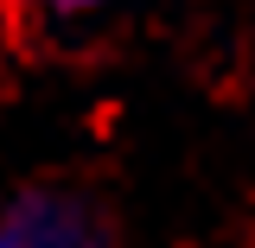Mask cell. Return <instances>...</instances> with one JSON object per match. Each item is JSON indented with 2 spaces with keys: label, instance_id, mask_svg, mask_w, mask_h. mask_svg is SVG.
Instances as JSON below:
<instances>
[{
  "label": "cell",
  "instance_id": "1",
  "mask_svg": "<svg viewBox=\"0 0 255 248\" xmlns=\"http://www.w3.org/2000/svg\"><path fill=\"white\" fill-rule=\"evenodd\" d=\"M0 248H128L109 197L77 178H32L0 197Z\"/></svg>",
  "mask_w": 255,
  "mask_h": 248
},
{
  "label": "cell",
  "instance_id": "2",
  "mask_svg": "<svg viewBox=\"0 0 255 248\" xmlns=\"http://www.w3.org/2000/svg\"><path fill=\"white\" fill-rule=\"evenodd\" d=\"M38 13H51V19H83V13H96L102 0H32Z\"/></svg>",
  "mask_w": 255,
  "mask_h": 248
}]
</instances>
